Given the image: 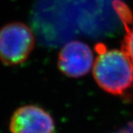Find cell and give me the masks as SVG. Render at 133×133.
<instances>
[{"label":"cell","instance_id":"obj_1","mask_svg":"<svg viewBox=\"0 0 133 133\" xmlns=\"http://www.w3.org/2000/svg\"><path fill=\"white\" fill-rule=\"evenodd\" d=\"M98 56L93 75L98 86L109 94L119 96L133 83V64L122 51L107 49L103 43L96 46Z\"/></svg>","mask_w":133,"mask_h":133},{"label":"cell","instance_id":"obj_2","mask_svg":"<svg viewBox=\"0 0 133 133\" xmlns=\"http://www.w3.org/2000/svg\"><path fill=\"white\" fill-rule=\"evenodd\" d=\"M35 46L31 29L22 23H11L0 29V60L5 65L23 63Z\"/></svg>","mask_w":133,"mask_h":133},{"label":"cell","instance_id":"obj_3","mask_svg":"<svg viewBox=\"0 0 133 133\" xmlns=\"http://www.w3.org/2000/svg\"><path fill=\"white\" fill-rule=\"evenodd\" d=\"M10 130L11 133H54L55 122L51 114L42 108L26 105L14 112Z\"/></svg>","mask_w":133,"mask_h":133},{"label":"cell","instance_id":"obj_4","mask_svg":"<svg viewBox=\"0 0 133 133\" xmlns=\"http://www.w3.org/2000/svg\"><path fill=\"white\" fill-rule=\"evenodd\" d=\"M92 64L91 50L86 43L80 41L68 43L59 54V68L68 77L79 78L87 75L91 69Z\"/></svg>","mask_w":133,"mask_h":133},{"label":"cell","instance_id":"obj_5","mask_svg":"<svg viewBox=\"0 0 133 133\" xmlns=\"http://www.w3.org/2000/svg\"><path fill=\"white\" fill-rule=\"evenodd\" d=\"M125 35L122 43L121 51L124 53L133 64V18L123 22Z\"/></svg>","mask_w":133,"mask_h":133},{"label":"cell","instance_id":"obj_6","mask_svg":"<svg viewBox=\"0 0 133 133\" xmlns=\"http://www.w3.org/2000/svg\"><path fill=\"white\" fill-rule=\"evenodd\" d=\"M115 133H133V121L129 123L126 127L123 128Z\"/></svg>","mask_w":133,"mask_h":133}]
</instances>
